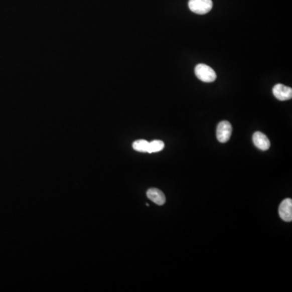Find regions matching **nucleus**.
Returning a JSON list of instances; mask_svg holds the SVG:
<instances>
[{
  "instance_id": "nucleus-1",
  "label": "nucleus",
  "mask_w": 292,
  "mask_h": 292,
  "mask_svg": "<svg viewBox=\"0 0 292 292\" xmlns=\"http://www.w3.org/2000/svg\"><path fill=\"white\" fill-rule=\"evenodd\" d=\"M195 74L197 78L203 82H214L217 78L216 72H214V69L203 64L196 66Z\"/></svg>"
},
{
  "instance_id": "nucleus-2",
  "label": "nucleus",
  "mask_w": 292,
  "mask_h": 292,
  "mask_svg": "<svg viewBox=\"0 0 292 292\" xmlns=\"http://www.w3.org/2000/svg\"><path fill=\"white\" fill-rule=\"evenodd\" d=\"M189 9L198 15H205L211 11L213 8L212 0H189Z\"/></svg>"
},
{
  "instance_id": "nucleus-3",
  "label": "nucleus",
  "mask_w": 292,
  "mask_h": 292,
  "mask_svg": "<svg viewBox=\"0 0 292 292\" xmlns=\"http://www.w3.org/2000/svg\"><path fill=\"white\" fill-rule=\"evenodd\" d=\"M232 127L228 121H222L217 127L216 136L218 141L226 143L231 138Z\"/></svg>"
},
{
  "instance_id": "nucleus-4",
  "label": "nucleus",
  "mask_w": 292,
  "mask_h": 292,
  "mask_svg": "<svg viewBox=\"0 0 292 292\" xmlns=\"http://www.w3.org/2000/svg\"><path fill=\"white\" fill-rule=\"evenodd\" d=\"M273 94L280 101H286L292 97V89L290 87L277 84L273 86Z\"/></svg>"
},
{
  "instance_id": "nucleus-5",
  "label": "nucleus",
  "mask_w": 292,
  "mask_h": 292,
  "mask_svg": "<svg viewBox=\"0 0 292 292\" xmlns=\"http://www.w3.org/2000/svg\"><path fill=\"white\" fill-rule=\"evenodd\" d=\"M280 218L285 222L292 221V200L286 198L281 201L278 209Z\"/></svg>"
},
{
  "instance_id": "nucleus-6",
  "label": "nucleus",
  "mask_w": 292,
  "mask_h": 292,
  "mask_svg": "<svg viewBox=\"0 0 292 292\" xmlns=\"http://www.w3.org/2000/svg\"><path fill=\"white\" fill-rule=\"evenodd\" d=\"M252 141L256 148L260 151H265L269 150L270 147V141L265 134L260 131H256L252 135Z\"/></svg>"
},
{
  "instance_id": "nucleus-7",
  "label": "nucleus",
  "mask_w": 292,
  "mask_h": 292,
  "mask_svg": "<svg viewBox=\"0 0 292 292\" xmlns=\"http://www.w3.org/2000/svg\"><path fill=\"white\" fill-rule=\"evenodd\" d=\"M147 197L153 202L157 204L159 206H163L166 202V197L161 190L157 189H149L147 192Z\"/></svg>"
},
{
  "instance_id": "nucleus-8",
  "label": "nucleus",
  "mask_w": 292,
  "mask_h": 292,
  "mask_svg": "<svg viewBox=\"0 0 292 292\" xmlns=\"http://www.w3.org/2000/svg\"><path fill=\"white\" fill-rule=\"evenodd\" d=\"M164 146H165L164 142L162 141V140H153L152 142L149 143L148 152L147 153L152 154V153L159 152V151H163Z\"/></svg>"
},
{
  "instance_id": "nucleus-9",
  "label": "nucleus",
  "mask_w": 292,
  "mask_h": 292,
  "mask_svg": "<svg viewBox=\"0 0 292 292\" xmlns=\"http://www.w3.org/2000/svg\"><path fill=\"white\" fill-rule=\"evenodd\" d=\"M149 143L150 142L145 140H135L132 144V148L138 152L147 153L148 152Z\"/></svg>"
}]
</instances>
